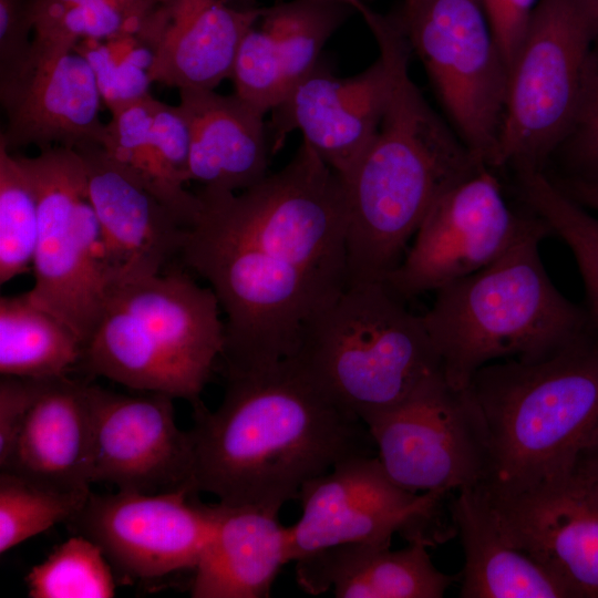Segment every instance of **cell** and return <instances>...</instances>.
Returning a JSON list of instances; mask_svg holds the SVG:
<instances>
[{"label":"cell","mask_w":598,"mask_h":598,"mask_svg":"<svg viewBox=\"0 0 598 598\" xmlns=\"http://www.w3.org/2000/svg\"><path fill=\"white\" fill-rule=\"evenodd\" d=\"M226 380L217 409L192 405L193 494L280 511L337 464L375 455L367 425L295 358Z\"/></svg>","instance_id":"obj_1"},{"label":"cell","mask_w":598,"mask_h":598,"mask_svg":"<svg viewBox=\"0 0 598 598\" xmlns=\"http://www.w3.org/2000/svg\"><path fill=\"white\" fill-rule=\"evenodd\" d=\"M371 32L388 62L391 84L374 137L340 177L347 207L348 285L385 282L435 199L486 166L413 82L412 50L403 28L381 20Z\"/></svg>","instance_id":"obj_2"},{"label":"cell","mask_w":598,"mask_h":598,"mask_svg":"<svg viewBox=\"0 0 598 598\" xmlns=\"http://www.w3.org/2000/svg\"><path fill=\"white\" fill-rule=\"evenodd\" d=\"M468 389L488 437L485 491L515 494L560 477L598 430V331L590 324L538 361L489 363Z\"/></svg>","instance_id":"obj_3"},{"label":"cell","mask_w":598,"mask_h":598,"mask_svg":"<svg viewBox=\"0 0 598 598\" xmlns=\"http://www.w3.org/2000/svg\"><path fill=\"white\" fill-rule=\"evenodd\" d=\"M548 234L542 219L497 260L435 291L422 318L454 388L467 389L481 368L502 359L547 358L590 327L545 270L539 245Z\"/></svg>","instance_id":"obj_4"},{"label":"cell","mask_w":598,"mask_h":598,"mask_svg":"<svg viewBox=\"0 0 598 598\" xmlns=\"http://www.w3.org/2000/svg\"><path fill=\"white\" fill-rule=\"evenodd\" d=\"M214 290L178 267L115 286L78 371L198 403L224 348Z\"/></svg>","instance_id":"obj_5"},{"label":"cell","mask_w":598,"mask_h":598,"mask_svg":"<svg viewBox=\"0 0 598 598\" xmlns=\"http://www.w3.org/2000/svg\"><path fill=\"white\" fill-rule=\"evenodd\" d=\"M383 281L348 285L307 329L295 358L363 423L442 370L422 316Z\"/></svg>","instance_id":"obj_6"},{"label":"cell","mask_w":598,"mask_h":598,"mask_svg":"<svg viewBox=\"0 0 598 598\" xmlns=\"http://www.w3.org/2000/svg\"><path fill=\"white\" fill-rule=\"evenodd\" d=\"M597 42L589 0H538L508 70L494 168L544 171L574 126Z\"/></svg>","instance_id":"obj_7"},{"label":"cell","mask_w":598,"mask_h":598,"mask_svg":"<svg viewBox=\"0 0 598 598\" xmlns=\"http://www.w3.org/2000/svg\"><path fill=\"white\" fill-rule=\"evenodd\" d=\"M17 158L33 185L40 220L34 285L27 295L85 346L116 282L104 257L82 157L74 148L51 146Z\"/></svg>","instance_id":"obj_8"},{"label":"cell","mask_w":598,"mask_h":598,"mask_svg":"<svg viewBox=\"0 0 598 598\" xmlns=\"http://www.w3.org/2000/svg\"><path fill=\"white\" fill-rule=\"evenodd\" d=\"M367 425L388 475L414 493L447 496L487 482L486 427L470 389L454 388L439 370Z\"/></svg>","instance_id":"obj_9"},{"label":"cell","mask_w":598,"mask_h":598,"mask_svg":"<svg viewBox=\"0 0 598 598\" xmlns=\"http://www.w3.org/2000/svg\"><path fill=\"white\" fill-rule=\"evenodd\" d=\"M445 497L403 488L377 455L346 460L301 488V516L288 527L290 561L344 544L391 545L396 533L433 546L455 532L445 520Z\"/></svg>","instance_id":"obj_10"},{"label":"cell","mask_w":598,"mask_h":598,"mask_svg":"<svg viewBox=\"0 0 598 598\" xmlns=\"http://www.w3.org/2000/svg\"><path fill=\"white\" fill-rule=\"evenodd\" d=\"M402 24L460 137L494 168L508 68L481 0H427Z\"/></svg>","instance_id":"obj_11"},{"label":"cell","mask_w":598,"mask_h":598,"mask_svg":"<svg viewBox=\"0 0 598 598\" xmlns=\"http://www.w3.org/2000/svg\"><path fill=\"white\" fill-rule=\"evenodd\" d=\"M540 220L514 210L484 166L435 199L385 283L402 299L436 291L497 260Z\"/></svg>","instance_id":"obj_12"},{"label":"cell","mask_w":598,"mask_h":598,"mask_svg":"<svg viewBox=\"0 0 598 598\" xmlns=\"http://www.w3.org/2000/svg\"><path fill=\"white\" fill-rule=\"evenodd\" d=\"M215 504L186 488L146 494L90 492L68 522L93 540L127 580L194 570L210 536Z\"/></svg>","instance_id":"obj_13"},{"label":"cell","mask_w":598,"mask_h":598,"mask_svg":"<svg viewBox=\"0 0 598 598\" xmlns=\"http://www.w3.org/2000/svg\"><path fill=\"white\" fill-rule=\"evenodd\" d=\"M89 399L92 484L146 494L190 492L192 441L176 423L174 398L127 395L89 383Z\"/></svg>","instance_id":"obj_14"},{"label":"cell","mask_w":598,"mask_h":598,"mask_svg":"<svg viewBox=\"0 0 598 598\" xmlns=\"http://www.w3.org/2000/svg\"><path fill=\"white\" fill-rule=\"evenodd\" d=\"M506 537L560 577L576 598H598V471L569 473L508 495L484 489Z\"/></svg>","instance_id":"obj_15"},{"label":"cell","mask_w":598,"mask_h":598,"mask_svg":"<svg viewBox=\"0 0 598 598\" xmlns=\"http://www.w3.org/2000/svg\"><path fill=\"white\" fill-rule=\"evenodd\" d=\"M390 84V69L380 53L364 71L347 78L318 64L272 111L271 151L299 131L303 143L340 177L346 176L379 128Z\"/></svg>","instance_id":"obj_16"},{"label":"cell","mask_w":598,"mask_h":598,"mask_svg":"<svg viewBox=\"0 0 598 598\" xmlns=\"http://www.w3.org/2000/svg\"><path fill=\"white\" fill-rule=\"evenodd\" d=\"M0 99L7 117L0 144L12 153L30 145H101L105 136L94 73L74 50L31 53L22 71L0 84Z\"/></svg>","instance_id":"obj_17"},{"label":"cell","mask_w":598,"mask_h":598,"mask_svg":"<svg viewBox=\"0 0 598 598\" xmlns=\"http://www.w3.org/2000/svg\"><path fill=\"white\" fill-rule=\"evenodd\" d=\"M75 151L84 164L104 257L116 286L173 267L188 228L101 145Z\"/></svg>","instance_id":"obj_18"},{"label":"cell","mask_w":598,"mask_h":598,"mask_svg":"<svg viewBox=\"0 0 598 598\" xmlns=\"http://www.w3.org/2000/svg\"><path fill=\"white\" fill-rule=\"evenodd\" d=\"M264 10L226 0H166L141 31L155 52L152 82L215 90L230 78L238 47Z\"/></svg>","instance_id":"obj_19"},{"label":"cell","mask_w":598,"mask_h":598,"mask_svg":"<svg viewBox=\"0 0 598 598\" xmlns=\"http://www.w3.org/2000/svg\"><path fill=\"white\" fill-rule=\"evenodd\" d=\"M89 383L70 375L44 379L1 471L54 489H90Z\"/></svg>","instance_id":"obj_20"},{"label":"cell","mask_w":598,"mask_h":598,"mask_svg":"<svg viewBox=\"0 0 598 598\" xmlns=\"http://www.w3.org/2000/svg\"><path fill=\"white\" fill-rule=\"evenodd\" d=\"M287 563L289 534L278 509L218 502L210 536L193 570L190 597L267 598Z\"/></svg>","instance_id":"obj_21"},{"label":"cell","mask_w":598,"mask_h":598,"mask_svg":"<svg viewBox=\"0 0 598 598\" xmlns=\"http://www.w3.org/2000/svg\"><path fill=\"white\" fill-rule=\"evenodd\" d=\"M178 91V105L190 131L188 182H197L203 188L238 193L268 175L271 144L265 114L235 93Z\"/></svg>","instance_id":"obj_22"},{"label":"cell","mask_w":598,"mask_h":598,"mask_svg":"<svg viewBox=\"0 0 598 598\" xmlns=\"http://www.w3.org/2000/svg\"><path fill=\"white\" fill-rule=\"evenodd\" d=\"M423 542L401 549L384 544H344L295 563L296 580L310 595L332 589L337 598H441L456 580L433 564Z\"/></svg>","instance_id":"obj_23"},{"label":"cell","mask_w":598,"mask_h":598,"mask_svg":"<svg viewBox=\"0 0 598 598\" xmlns=\"http://www.w3.org/2000/svg\"><path fill=\"white\" fill-rule=\"evenodd\" d=\"M464 550L462 598H576L554 571L504 534L482 486L456 492L448 506Z\"/></svg>","instance_id":"obj_24"},{"label":"cell","mask_w":598,"mask_h":598,"mask_svg":"<svg viewBox=\"0 0 598 598\" xmlns=\"http://www.w3.org/2000/svg\"><path fill=\"white\" fill-rule=\"evenodd\" d=\"M84 346L62 320L27 292L0 298V373L59 378L78 371Z\"/></svg>","instance_id":"obj_25"},{"label":"cell","mask_w":598,"mask_h":598,"mask_svg":"<svg viewBox=\"0 0 598 598\" xmlns=\"http://www.w3.org/2000/svg\"><path fill=\"white\" fill-rule=\"evenodd\" d=\"M152 99L136 101L111 113L101 146L186 228H192L200 215L202 202L197 193L186 189L184 176L150 140Z\"/></svg>","instance_id":"obj_26"},{"label":"cell","mask_w":598,"mask_h":598,"mask_svg":"<svg viewBox=\"0 0 598 598\" xmlns=\"http://www.w3.org/2000/svg\"><path fill=\"white\" fill-rule=\"evenodd\" d=\"M166 0H34L32 52L71 51L83 39L138 34Z\"/></svg>","instance_id":"obj_27"},{"label":"cell","mask_w":598,"mask_h":598,"mask_svg":"<svg viewBox=\"0 0 598 598\" xmlns=\"http://www.w3.org/2000/svg\"><path fill=\"white\" fill-rule=\"evenodd\" d=\"M516 175L529 210L571 250L585 286V310L598 331V218L565 194L544 171L520 169Z\"/></svg>","instance_id":"obj_28"},{"label":"cell","mask_w":598,"mask_h":598,"mask_svg":"<svg viewBox=\"0 0 598 598\" xmlns=\"http://www.w3.org/2000/svg\"><path fill=\"white\" fill-rule=\"evenodd\" d=\"M350 10L329 0H292L265 8L258 22L275 41L291 89L319 64L324 43Z\"/></svg>","instance_id":"obj_29"},{"label":"cell","mask_w":598,"mask_h":598,"mask_svg":"<svg viewBox=\"0 0 598 598\" xmlns=\"http://www.w3.org/2000/svg\"><path fill=\"white\" fill-rule=\"evenodd\" d=\"M25 584L31 598H112L116 586L102 549L80 534L33 566Z\"/></svg>","instance_id":"obj_30"},{"label":"cell","mask_w":598,"mask_h":598,"mask_svg":"<svg viewBox=\"0 0 598 598\" xmlns=\"http://www.w3.org/2000/svg\"><path fill=\"white\" fill-rule=\"evenodd\" d=\"M33 185L17 155L0 144V283L32 268L39 237Z\"/></svg>","instance_id":"obj_31"},{"label":"cell","mask_w":598,"mask_h":598,"mask_svg":"<svg viewBox=\"0 0 598 598\" xmlns=\"http://www.w3.org/2000/svg\"><path fill=\"white\" fill-rule=\"evenodd\" d=\"M91 489L50 488L7 471L0 473V553L69 520Z\"/></svg>","instance_id":"obj_32"},{"label":"cell","mask_w":598,"mask_h":598,"mask_svg":"<svg viewBox=\"0 0 598 598\" xmlns=\"http://www.w3.org/2000/svg\"><path fill=\"white\" fill-rule=\"evenodd\" d=\"M73 50L89 62L110 113L151 94L155 53L141 35L83 39Z\"/></svg>","instance_id":"obj_33"},{"label":"cell","mask_w":598,"mask_h":598,"mask_svg":"<svg viewBox=\"0 0 598 598\" xmlns=\"http://www.w3.org/2000/svg\"><path fill=\"white\" fill-rule=\"evenodd\" d=\"M235 94L262 114L279 106L291 84L269 32L259 22L243 38L233 64Z\"/></svg>","instance_id":"obj_34"},{"label":"cell","mask_w":598,"mask_h":598,"mask_svg":"<svg viewBox=\"0 0 598 598\" xmlns=\"http://www.w3.org/2000/svg\"><path fill=\"white\" fill-rule=\"evenodd\" d=\"M557 154L565 172L560 177L598 184V42L578 115Z\"/></svg>","instance_id":"obj_35"},{"label":"cell","mask_w":598,"mask_h":598,"mask_svg":"<svg viewBox=\"0 0 598 598\" xmlns=\"http://www.w3.org/2000/svg\"><path fill=\"white\" fill-rule=\"evenodd\" d=\"M33 3L34 0H0V84L13 80L29 60Z\"/></svg>","instance_id":"obj_36"},{"label":"cell","mask_w":598,"mask_h":598,"mask_svg":"<svg viewBox=\"0 0 598 598\" xmlns=\"http://www.w3.org/2000/svg\"><path fill=\"white\" fill-rule=\"evenodd\" d=\"M48 379V378H47ZM44 379L1 375L0 467L7 462Z\"/></svg>","instance_id":"obj_37"},{"label":"cell","mask_w":598,"mask_h":598,"mask_svg":"<svg viewBox=\"0 0 598 598\" xmlns=\"http://www.w3.org/2000/svg\"><path fill=\"white\" fill-rule=\"evenodd\" d=\"M150 140L188 183L190 131L188 121L179 105H169L153 96Z\"/></svg>","instance_id":"obj_38"},{"label":"cell","mask_w":598,"mask_h":598,"mask_svg":"<svg viewBox=\"0 0 598 598\" xmlns=\"http://www.w3.org/2000/svg\"><path fill=\"white\" fill-rule=\"evenodd\" d=\"M481 3L509 70L538 0H481Z\"/></svg>","instance_id":"obj_39"},{"label":"cell","mask_w":598,"mask_h":598,"mask_svg":"<svg viewBox=\"0 0 598 598\" xmlns=\"http://www.w3.org/2000/svg\"><path fill=\"white\" fill-rule=\"evenodd\" d=\"M570 198L585 208L598 212V184L566 177H550Z\"/></svg>","instance_id":"obj_40"},{"label":"cell","mask_w":598,"mask_h":598,"mask_svg":"<svg viewBox=\"0 0 598 598\" xmlns=\"http://www.w3.org/2000/svg\"><path fill=\"white\" fill-rule=\"evenodd\" d=\"M578 462H581L598 471V430L591 437Z\"/></svg>","instance_id":"obj_41"},{"label":"cell","mask_w":598,"mask_h":598,"mask_svg":"<svg viewBox=\"0 0 598 598\" xmlns=\"http://www.w3.org/2000/svg\"><path fill=\"white\" fill-rule=\"evenodd\" d=\"M427 0H405L403 13L400 17L402 23L410 21Z\"/></svg>","instance_id":"obj_42"},{"label":"cell","mask_w":598,"mask_h":598,"mask_svg":"<svg viewBox=\"0 0 598 598\" xmlns=\"http://www.w3.org/2000/svg\"><path fill=\"white\" fill-rule=\"evenodd\" d=\"M350 6L353 10H358L361 6L364 4L363 0H329Z\"/></svg>","instance_id":"obj_43"},{"label":"cell","mask_w":598,"mask_h":598,"mask_svg":"<svg viewBox=\"0 0 598 598\" xmlns=\"http://www.w3.org/2000/svg\"><path fill=\"white\" fill-rule=\"evenodd\" d=\"M598 17V0H589Z\"/></svg>","instance_id":"obj_44"}]
</instances>
